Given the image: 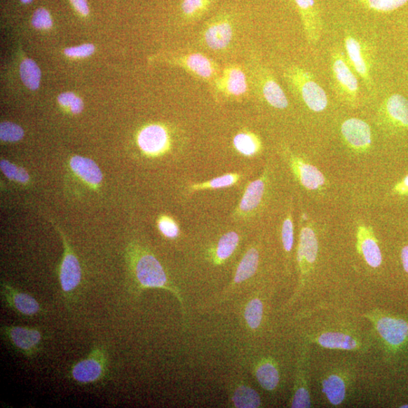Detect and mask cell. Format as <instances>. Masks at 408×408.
Instances as JSON below:
<instances>
[{
    "mask_svg": "<svg viewBox=\"0 0 408 408\" xmlns=\"http://www.w3.org/2000/svg\"><path fill=\"white\" fill-rule=\"evenodd\" d=\"M3 287L2 294L6 303L18 313L32 317L41 312V305L32 296L20 292V291L5 284Z\"/></svg>",
    "mask_w": 408,
    "mask_h": 408,
    "instance_id": "obj_15",
    "label": "cell"
},
{
    "mask_svg": "<svg viewBox=\"0 0 408 408\" xmlns=\"http://www.w3.org/2000/svg\"><path fill=\"white\" fill-rule=\"evenodd\" d=\"M234 36V27L228 16L222 15L212 19L204 27L201 34V41L204 46L211 50H226Z\"/></svg>",
    "mask_w": 408,
    "mask_h": 408,
    "instance_id": "obj_6",
    "label": "cell"
},
{
    "mask_svg": "<svg viewBox=\"0 0 408 408\" xmlns=\"http://www.w3.org/2000/svg\"><path fill=\"white\" fill-rule=\"evenodd\" d=\"M259 76V88L266 102L277 109L287 108V95L275 77L266 70H261Z\"/></svg>",
    "mask_w": 408,
    "mask_h": 408,
    "instance_id": "obj_13",
    "label": "cell"
},
{
    "mask_svg": "<svg viewBox=\"0 0 408 408\" xmlns=\"http://www.w3.org/2000/svg\"><path fill=\"white\" fill-rule=\"evenodd\" d=\"M330 72L338 98L348 105L357 106L360 99L358 79L340 48H335L330 54Z\"/></svg>",
    "mask_w": 408,
    "mask_h": 408,
    "instance_id": "obj_2",
    "label": "cell"
},
{
    "mask_svg": "<svg viewBox=\"0 0 408 408\" xmlns=\"http://www.w3.org/2000/svg\"><path fill=\"white\" fill-rule=\"evenodd\" d=\"M82 271L79 259L69 248H66L60 268V279L62 290L65 295H69L79 286Z\"/></svg>",
    "mask_w": 408,
    "mask_h": 408,
    "instance_id": "obj_14",
    "label": "cell"
},
{
    "mask_svg": "<svg viewBox=\"0 0 408 408\" xmlns=\"http://www.w3.org/2000/svg\"><path fill=\"white\" fill-rule=\"evenodd\" d=\"M158 226L163 235L168 238H173L179 235V228L177 223L170 218H162Z\"/></svg>",
    "mask_w": 408,
    "mask_h": 408,
    "instance_id": "obj_40",
    "label": "cell"
},
{
    "mask_svg": "<svg viewBox=\"0 0 408 408\" xmlns=\"http://www.w3.org/2000/svg\"><path fill=\"white\" fill-rule=\"evenodd\" d=\"M239 179V175L236 173H229L224 175V176L210 180L209 182L193 184L190 188L191 190L194 191L226 188L235 184Z\"/></svg>",
    "mask_w": 408,
    "mask_h": 408,
    "instance_id": "obj_32",
    "label": "cell"
},
{
    "mask_svg": "<svg viewBox=\"0 0 408 408\" xmlns=\"http://www.w3.org/2000/svg\"><path fill=\"white\" fill-rule=\"evenodd\" d=\"M293 167L297 176L303 186L308 190H315L322 186L325 182V177L322 172H320L313 165L305 163L300 160L295 158L293 162Z\"/></svg>",
    "mask_w": 408,
    "mask_h": 408,
    "instance_id": "obj_20",
    "label": "cell"
},
{
    "mask_svg": "<svg viewBox=\"0 0 408 408\" xmlns=\"http://www.w3.org/2000/svg\"><path fill=\"white\" fill-rule=\"evenodd\" d=\"M259 265V252L254 248H251L243 257L236 271V283H241L255 274Z\"/></svg>",
    "mask_w": 408,
    "mask_h": 408,
    "instance_id": "obj_25",
    "label": "cell"
},
{
    "mask_svg": "<svg viewBox=\"0 0 408 408\" xmlns=\"http://www.w3.org/2000/svg\"><path fill=\"white\" fill-rule=\"evenodd\" d=\"M20 75L28 89L36 90L41 85V72L40 67L30 58H26L20 65Z\"/></svg>",
    "mask_w": 408,
    "mask_h": 408,
    "instance_id": "obj_27",
    "label": "cell"
},
{
    "mask_svg": "<svg viewBox=\"0 0 408 408\" xmlns=\"http://www.w3.org/2000/svg\"><path fill=\"white\" fill-rule=\"evenodd\" d=\"M407 28H408V22H407Z\"/></svg>",
    "mask_w": 408,
    "mask_h": 408,
    "instance_id": "obj_48",
    "label": "cell"
},
{
    "mask_svg": "<svg viewBox=\"0 0 408 408\" xmlns=\"http://www.w3.org/2000/svg\"><path fill=\"white\" fill-rule=\"evenodd\" d=\"M407 47H408V42L407 43Z\"/></svg>",
    "mask_w": 408,
    "mask_h": 408,
    "instance_id": "obj_49",
    "label": "cell"
},
{
    "mask_svg": "<svg viewBox=\"0 0 408 408\" xmlns=\"http://www.w3.org/2000/svg\"><path fill=\"white\" fill-rule=\"evenodd\" d=\"M236 149L245 156H252L257 154L261 147V143L257 136L249 132H240L233 140Z\"/></svg>",
    "mask_w": 408,
    "mask_h": 408,
    "instance_id": "obj_28",
    "label": "cell"
},
{
    "mask_svg": "<svg viewBox=\"0 0 408 408\" xmlns=\"http://www.w3.org/2000/svg\"><path fill=\"white\" fill-rule=\"evenodd\" d=\"M285 79L299 98L315 112H322L327 109L328 97L326 92L316 81L312 72L297 65L286 68Z\"/></svg>",
    "mask_w": 408,
    "mask_h": 408,
    "instance_id": "obj_1",
    "label": "cell"
},
{
    "mask_svg": "<svg viewBox=\"0 0 408 408\" xmlns=\"http://www.w3.org/2000/svg\"><path fill=\"white\" fill-rule=\"evenodd\" d=\"M215 0H182V12L184 20H198L210 9Z\"/></svg>",
    "mask_w": 408,
    "mask_h": 408,
    "instance_id": "obj_26",
    "label": "cell"
},
{
    "mask_svg": "<svg viewBox=\"0 0 408 408\" xmlns=\"http://www.w3.org/2000/svg\"><path fill=\"white\" fill-rule=\"evenodd\" d=\"M135 276L144 287H165L167 276L158 260L151 254L139 258L135 264Z\"/></svg>",
    "mask_w": 408,
    "mask_h": 408,
    "instance_id": "obj_10",
    "label": "cell"
},
{
    "mask_svg": "<svg viewBox=\"0 0 408 408\" xmlns=\"http://www.w3.org/2000/svg\"><path fill=\"white\" fill-rule=\"evenodd\" d=\"M369 11L378 13H392L408 3V0H356Z\"/></svg>",
    "mask_w": 408,
    "mask_h": 408,
    "instance_id": "obj_29",
    "label": "cell"
},
{
    "mask_svg": "<svg viewBox=\"0 0 408 408\" xmlns=\"http://www.w3.org/2000/svg\"><path fill=\"white\" fill-rule=\"evenodd\" d=\"M395 189L398 193H408V175L400 183L397 184Z\"/></svg>",
    "mask_w": 408,
    "mask_h": 408,
    "instance_id": "obj_44",
    "label": "cell"
},
{
    "mask_svg": "<svg viewBox=\"0 0 408 408\" xmlns=\"http://www.w3.org/2000/svg\"><path fill=\"white\" fill-rule=\"evenodd\" d=\"M212 86L216 93L232 100H239L249 91L247 74L242 67L236 64H231L223 68Z\"/></svg>",
    "mask_w": 408,
    "mask_h": 408,
    "instance_id": "obj_4",
    "label": "cell"
},
{
    "mask_svg": "<svg viewBox=\"0 0 408 408\" xmlns=\"http://www.w3.org/2000/svg\"><path fill=\"white\" fill-rule=\"evenodd\" d=\"M76 11L80 14L86 16L90 14V8L86 0H70Z\"/></svg>",
    "mask_w": 408,
    "mask_h": 408,
    "instance_id": "obj_41",
    "label": "cell"
},
{
    "mask_svg": "<svg viewBox=\"0 0 408 408\" xmlns=\"http://www.w3.org/2000/svg\"><path fill=\"white\" fill-rule=\"evenodd\" d=\"M107 358L102 348H95L88 358L75 364L71 375L75 381L82 384L101 380L105 375Z\"/></svg>",
    "mask_w": 408,
    "mask_h": 408,
    "instance_id": "obj_7",
    "label": "cell"
},
{
    "mask_svg": "<svg viewBox=\"0 0 408 408\" xmlns=\"http://www.w3.org/2000/svg\"><path fill=\"white\" fill-rule=\"evenodd\" d=\"M318 243L315 231L310 228L301 231L298 250V261L300 265H313L317 258Z\"/></svg>",
    "mask_w": 408,
    "mask_h": 408,
    "instance_id": "obj_18",
    "label": "cell"
},
{
    "mask_svg": "<svg viewBox=\"0 0 408 408\" xmlns=\"http://www.w3.org/2000/svg\"><path fill=\"white\" fill-rule=\"evenodd\" d=\"M377 332L387 344H402L408 336V325L404 320L383 317L376 320Z\"/></svg>",
    "mask_w": 408,
    "mask_h": 408,
    "instance_id": "obj_16",
    "label": "cell"
},
{
    "mask_svg": "<svg viewBox=\"0 0 408 408\" xmlns=\"http://www.w3.org/2000/svg\"><path fill=\"white\" fill-rule=\"evenodd\" d=\"M402 260L404 268L408 273V245L404 247L402 251Z\"/></svg>",
    "mask_w": 408,
    "mask_h": 408,
    "instance_id": "obj_45",
    "label": "cell"
},
{
    "mask_svg": "<svg viewBox=\"0 0 408 408\" xmlns=\"http://www.w3.org/2000/svg\"><path fill=\"white\" fill-rule=\"evenodd\" d=\"M239 242V236L236 232L231 231L223 236L219 242L217 257L219 260L229 258L236 250Z\"/></svg>",
    "mask_w": 408,
    "mask_h": 408,
    "instance_id": "obj_33",
    "label": "cell"
},
{
    "mask_svg": "<svg viewBox=\"0 0 408 408\" xmlns=\"http://www.w3.org/2000/svg\"><path fill=\"white\" fill-rule=\"evenodd\" d=\"M21 1L25 4H29L33 2V0H21Z\"/></svg>",
    "mask_w": 408,
    "mask_h": 408,
    "instance_id": "obj_46",
    "label": "cell"
},
{
    "mask_svg": "<svg viewBox=\"0 0 408 408\" xmlns=\"http://www.w3.org/2000/svg\"><path fill=\"white\" fill-rule=\"evenodd\" d=\"M70 109L73 114H76L81 113L83 109V101L76 96V98L74 100Z\"/></svg>",
    "mask_w": 408,
    "mask_h": 408,
    "instance_id": "obj_43",
    "label": "cell"
},
{
    "mask_svg": "<svg viewBox=\"0 0 408 408\" xmlns=\"http://www.w3.org/2000/svg\"><path fill=\"white\" fill-rule=\"evenodd\" d=\"M2 330L9 342L24 355L32 356L40 349L43 340L40 330L18 326L5 327Z\"/></svg>",
    "mask_w": 408,
    "mask_h": 408,
    "instance_id": "obj_9",
    "label": "cell"
},
{
    "mask_svg": "<svg viewBox=\"0 0 408 408\" xmlns=\"http://www.w3.org/2000/svg\"><path fill=\"white\" fill-rule=\"evenodd\" d=\"M233 402L236 407L255 408L260 405V397L252 388L247 386H240L236 390Z\"/></svg>",
    "mask_w": 408,
    "mask_h": 408,
    "instance_id": "obj_31",
    "label": "cell"
},
{
    "mask_svg": "<svg viewBox=\"0 0 408 408\" xmlns=\"http://www.w3.org/2000/svg\"><path fill=\"white\" fill-rule=\"evenodd\" d=\"M323 392L333 405L341 404L346 398V386L344 379L338 375H330L322 383Z\"/></svg>",
    "mask_w": 408,
    "mask_h": 408,
    "instance_id": "obj_24",
    "label": "cell"
},
{
    "mask_svg": "<svg viewBox=\"0 0 408 408\" xmlns=\"http://www.w3.org/2000/svg\"><path fill=\"white\" fill-rule=\"evenodd\" d=\"M342 135L346 142L355 149L365 150L372 144L370 125L357 118L346 120L341 126Z\"/></svg>",
    "mask_w": 408,
    "mask_h": 408,
    "instance_id": "obj_12",
    "label": "cell"
},
{
    "mask_svg": "<svg viewBox=\"0 0 408 408\" xmlns=\"http://www.w3.org/2000/svg\"><path fill=\"white\" fill-rule=\"evenodd\" d=\"M168 62L210 84L216 81L221 73L219 64L201 53H192L172 56L169 57Z\"/></svg>",
    "mask_w": 408,
    "mask_h": 408,
    "instance_id": "obj_3",
    "label": "cell"
},
{
    "mask_svg": "<svg viewBox=\"0 0 408 408\" xmlns=\"http://www.w3.org/2000/svg\"><path fill=\"white\" fill-rule=\"evenodd\" d=\"M359 244L367 264L377 268L382 264V254L375 238L369 234L366 228L362 227L359 231Z\"/></svg>",
    "mask_w": 408,
    "mask_h": 408,
    "instance_id": "obj_22",
    "label": "cell"
},
{
    "mask_svg": "<svg viewBox=\"0 0 408 408\" xmlns=\"http://www.w3.org/2000/svg\"><path fill=\"white\" fill-rule=\"evenodd\" d=\"M402 407H404V408L408 407V404L407 405H404Z\"/></svg>",
    "mask_w": 408,
    "mask_h": 408,
    "instance_id": "obj_47",
    "label": "cell"
},
{
    "mask_svg": "<svg viewBox=\"0 0 408 408\" xmlns=\"http://www.w3.org/2000/svg\"><path fill=\"white\" fill-rule=\"evenodd\" d=\"M138 143L141 149L149 154H157L167 148L168 135L163 126L150 125L139 135Z\"/></svg>",
    "mask_w": 408,
    "mask_h": 408,
    "instance_id": "obj_17",
    "label": "cell"
},
{
    "mask_svg": "<svg viewBox=\"0 0 408 408\" xmlns=\"http://www.w3.org/2000/svg\"><path fill=\"white\" fill-rule=\"evenodd\" d=\"M317 342L320 346L326 348L347 351H356L359 345L353 336L339 332L322 334L318 336Z\"/></svg>",
    "mask_w": 408,
    "mask_h": 408,
    "instance_id": "obj_23",
    "label": "cell"
},
{
    "mask_svg": "<svg viewBox=\"0 0 408 408\" xmlns=\"http://www.w3.org/2000/svg\"><path fill=\"white\" fill-rule=\"evenodd\" d=\"M0 168L8 179L22 183H25L29 180L28 173L23 168L16 167L11 162L2 160L0 162Z\"/></svg>",
    "mask_w": 408,
    "mask_h": 408,
    "instance_id": "obj_36",
    "label": "cell"
},
{
    "mask_svg": "<svg viewBox=\"0 0 408 408\" xmlns=\"http://www.w3.org/2000/svg\"><path fill=\"white\" fill-rule=\"evenodd\" d=\"M76 98V96L73 93H64L58 96L57 101L62 106L65 107V108H71Z\"/></svg>",
    "mask_w": 408,
    "mask_h": 408,
    "instance_id": "obj_42",
    "label": "cell"
},
{
    "mask_svg": "<svg viewBox=\"0 0 408 408\" xmlns=\"http://www.w3.org/2000/svg\"><path fill=\"white\" fill-rule=\"evenodd\" d=\"M262 315H264V306L261 301L258 299L250 301L245 310V318L248 325L252 329L259 327Z\"/></svg>",
    "mask_w": 408,
    "mask_h": 408,
    "instance_id": "obj_34",
    "label": "cell"
},
{
    "mask_svg": "<svg viewBox=\"0 0 408 408\" xmlns=\"http://www.w3.org/2000/svg\"><path fill=\"white\" fill-rule=\"evenodd\" d=\"M294 3L308 43L317 44L322 38L323 22L315 0H294Z\"/></svg>",
    "mask_w": 408,
    "mask_h": 408,
    "instance_id": "obj_8",
    "label": "cell"
},
{
    "mask_svg": "<svg viewBox=\"0 0 408 408\" xmlns=\"http://www.w3.org/2000/svg\"><path fill=\"white\" fill-rule=\"evenodd\" d=\"M283 245L287 252H290L294 246V226L293 221L289 216L284 222L283 227Z\"/></svg>",
    "mask_w": 408,
    "mask_h": 408,
    "instance_id": "obj_38",
    "label": "cell"
},
{
    "mask_svg": "<svg viewBox=\"0 0 408 408\" xmlns=\"http://www.w3.org/2000/svg\"><path fill=\"white\" fill-rule=\"evenodd\" d=\"M95 51L93 44H83L79 46H74L65 48L64 54L71 57H86L93 55Z\"/></svg>",
    "mask_w": 408,
    "mask_h": 408,
    "instance_id": "obj_39",
    "label": "cell"
},
{
    "mask_svg": "<svg viewBox=\"0 0 408 408\" xmlns=\"http://www.w3.org/2000/svg\"><path fill=\"white\" fill-rule=\"evenodd\" d=\"M23 136V129L15 123L4 122L0 125V138L4 142H18L21 140Z\"/></svg>",
    "mask_w": 408,
    "mask_h": 408,
    "instance_id": "obj_35",
    "label": "cell"
},
{
    "mask_svg": "<svg viewBox=\"0 0 408 408\" xmlns=\"http://www.w3.org/2000/svg\"><path fill=\"white\" fill-rule=\"evenodd\" d=\"M257 376L260 385L265 390H275L279 382V374L276 367L270 363H266L259 367Z\"/></svg>",
    "mask_w": 408,
    "mask_h": 408,
    "instance_id": "obj_30",
    "label": "cell"
},
{
    "mask_svg": "<svg viewBox=\"0 0 408 408\" xmlns=\"http://www.w3.org/2000/svg\"><path fill=\"white\" fill-rule=\"evenodd\" d=\"M346 60L353 71L361 77L368 88H372V60L368 46L351 34L345 36Z\"/></svg>",
    "mask_w": 408,
    "mask_h": 408,
    "instance_id": "obj_5",
    "label": "cell"
},
{
    "mask_svg": "<svg viewBox=\"0 0 408 408\" xmlns=\"http://www.w3.org/2000/svg\"><path fill=\"white\" fill-rule=\"evenodd\" d=\"M71 167L77 176L93 186L99 184L102 180V171L90 159L80 156L74 157L71 161Z\"/></svg>",
    "mask_w": 408,
    "mask_h": 408,
    "instance_id": "obj_21",
    "label": "cell"
},
{
    "mask_svg": "<svg viewBox=\"0 0 408 408\" xmlns=\"http://www.w3.org/2000/svg\"><path fill=\"white\" fill-rule=\"evenodd\" d=\"M381 114L390 128L408 129V100L402 95L395 93L388 96L381 104Z\"/></svg>",
    "mask_w": 408,
    "mask_h": 408,
    "instance_id": "obj_11",
    "label": "cell"
},
{
    "mask_svg": "<svg viewBox=\"0 0 408 408\" xmlns=\"http://www.w3.org/2000/svg\"><path fill=\"white\" fill-rule=\"evenodd\" d=\"M32 25L37 29L46 30V29H50L53 27V19L50 14L46 9L39 8L34 13Z\"/></svg>",
    "mask_w": 408,
    "mask_h": 408,
    "instance_id": "obj_37",
    "label": "cell"
},
{
    "mask_svg": "<svg viewBox=\"0 0 408 408\" xmlns=\"http://www.w3.org/2000/svg\"><path fill=\"white\" fill-rule=\"evenodd\" d=\"M266 189V184L264 178H260L252 182L247 186L244 196L239 203L237 212L239 215H245L256 210L261 200Z\"/></svg>",
    "mask_w": 408,
    "mask_h": 408,
    "instance_id": "obj_19",
    "label": "cell"
}]
</instances>
